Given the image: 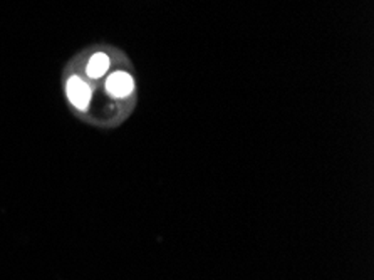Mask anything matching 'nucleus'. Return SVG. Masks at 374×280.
Returning a JSON list of instances; mask_svg holds the SVG:
<instances>
[{
    "mask_svg": "<svg viewBox=\"0 0 374 280\" xmlns=\"http://www.w3.org/2000/svg\"><path fill=\"white\" fill-rule=\"evenodd\" d=\"M67 96H69V101L78 110L84 111L89 106V101H91V89L83 79L78 78V76H73L67 81Z\"/></svg>",
    "mask_w": 374,
    "mask_h": 280,
    "instance_id": "f257e3e1",
    "label": "nucleus"
},
{
    "mask_svg": "<svg viewBox=\"0 0 374 280\" xmlns=\"http://www.w3.org/2000/svg\"><path fill=\"white\" fill-rule=\"evenodd\" d=\"M106 88L111 96L128 98L129 94L133 93L134 83L128 72L118 71V72H112V74L110 76V79H107V83H106Z\"/></svg>",
    "mask_w": 374,
    "mask_h": 280,
    "instance_id": "f03ea898",
    "label": "nucleus"
},
{
    "mask_svg": "<svg viewBox=\"0 0 374 280\" xmlns=\"http://www.w3.org/2000/svg\"><path fill=\"white\" fill-rule=\"evenodd\" d=\"M110 69V57L106 54H94L91 57V61L88 62V67H86V72H88L89 78L96 79L101 78L103 74H106V71Z\"/></svg>",
    "mask_w": 374,
    "mask_h": 280,
    "instance_id": "7ed1b4c3",
    "label": "nucleus"
}]
</instances>
